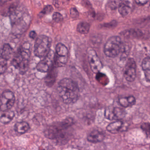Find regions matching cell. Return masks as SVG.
Instances as JSON below:
<instances>
[{"label": "cell", "instance_id": "3", "mask_svg": "<svg viewBox=\"0 0 150 150\" xmlns=\"http://www.w3.org/2000/svg\"><path fill=\"white\" fill-rule=\"evenodd\" d=\"M73 123L72 119H67L62 122L52 125L46 129L45 135L49 139L60 141L62 138H65L67 130Z\"/></svg>", "mask_w": 150, "mask_h": 150}, {"label": "cell", "instance_id": "26", "mask_svg": "<svg viewBox=\"0 0 150 150\" xmlns=\"http://www.w3.org/2000/svg\"><path fill=\"white\" fill-rule=\"evenodd\" d=\"M135 2L139 5H144L147 4L149 0H134Z\"/></svg>", "mask_w": 150, "mask_h": 150}, {"label": "cell", "instance_id": "27", "mask_svg": "<svg viewBox=\"0 0 150 150\" xmlns=\"http://www.w3.org/2000/svg\"><path fill=\"white\" fill-rule=\"evenodd\" d=\"M37 33L35 31H31L29 34L30 38L32 39H35L37 38Z\"/></svg>", "mask_w": 150, "mask_h": 150}, {"label": "cell", "instance_id": "11", "mask_svg": "<svg viewBox=\"0 0 150 150\" xmlns=\"http://www.w3.org/2000/svg\"><path fill=\"white\" fill-rule=\"evenodd\" d=\"M125 115V111L119 107H109L105 111V117L109 120H119L124 118Z\"/></svg>", "mask_w": 150, "mask_h": 150}, {"label": "cell", "instance_id": "18", "mask_svg": "<svg viewBox=\"0 0 150 150\" xmlns=\"http://www.w3.org/2000/svg\"><path fill=\"white\" fill-rule=\"evenodd\" d=\"M123 37L128 38H139L142 35V31L138 29H129L126 30L122 33Z\"/></svg>", "mask_w": 150, "mask_h": 150}, {"label": "cell", "instance_id": "13", "mask_svg": "<svg viewBox=\"0 0 150 150\" xmlns=\"http://www.w3.org/2000/svg\"><path fill=\"white\" fill-rule=\"evenodd\" d=\"M105 138L104 133L98 130H93L87 136V141L91 143L96 144L103 141Z\"/></svg>", "mask_w": 150, "mask_h": 150}, {"label": "cell", "instance_id": "25", "mask_svg": "<svg viewBox=\"0 0 150 150\" xmlns=\"http://www.w3.org/2000/svg\"><path fill=\"white\" fill-rule=\"evenodd\" d=\"M70 16L73 18H76L79 16V13L75 8H71L70 11Z\"/></svg>", "mask_w": 150, "mask_h": 150}, {"label": "cell", "instance_id": "9", "mask_svg": "<svg viewBox=\"0 0 150 150\" xmlns=\"http://www.w3.org/2000/svg\"><path fill=\"white\" fill-rule=\"evenodd\" d=\"M89 65L92 71L95 74L100 73L103 65L98 55L93 49L90 48L87 52Z\"/></svg>", "mask_w": 150, "mask_h": 150}, {"label": "cell", "instance_id": "15", "mask_svg": "<svg viewBox=\"0 0 150 150\" xmlns=\"http://www.w3.org/2000/svg\"><path fill=\"white\" fill-rule=\"evenodd\" d=\"M136 99L134 96H130L119 98V103L122 107L127 108L132 106L135 104Z\"/></svg>", "mask_w": 150, "mask_h": 150}, {"label": "cell", "instance_id": "5", "mask_svg": "<svg viewBox=\"0 0 150 150\" xmlns=\"http://www.w3.org/2000/svg\"><path fill=\"white\" fill-rule=\"evenodd\" d=\"M52 40L45 35H40L36 39L34 44V54L39 58L45 57L51 51Z\"/></svg>", "mask_w": 150, "mask_h": 150}, {"label": "cell", "instance_id": "12", "mask_svg": "<svg viewBox=\"0 0 150 150\" xmlns=\"http://www.w3.org/2000/svg\"><path fill=\"white\" fill-rule=\"evenodd\" d=\"M106 129L111 134H117L126 130L127 126L124 122L119 120L109 124L107 127Z\"/></svg>", "mask_w": 150, "mask_h": 150}, {"label": "cell", "instance_id": "8", "mask_svg": "<svg viewBox=\"0 0 150 150\" xmlns=\"http://www.w3.org/2000/svg\"><path fill=\"white\" fill-rule=\"evenodd\" d=\"M54 56L55 53L52 50H51L48 54L37 64L36 67L37 70L42 73L48 72L54 63Z\"/></svg>", "mask_w": 150, "mask_h": 150}, {"label": "cell", "instance_id": "1", "mask_svg": "<svg viewBox=\"0 0 150 150\" xmlns=\"http://www.w3.org/2000/svg\"><path fill=\"white\" fill-rule=\"evenodd\" d=\"M57 90L60 97L65 104H74L79 98L78 85L70 78H64L61 80L58 84Z\"/></svg>", "mask_w": 150, "mask_h": 150}, {"label": "cell", "instance_id": "14", "mask_svg": "<svg viewBox=\"0 0 150 150\" xmlns=\"http://www.w3.org/2000/svg\"><path fill=\"white\" fill-rule=\"evenodd\" d=\"M30 129L29 123L26 122L22 121L17 122L14 126V129L16 133L21 134H25Z\"/></svg>", "mask_w": 150, "mask_h": 150}, {"label": "cell", "instance_id": "20", "mask_svg": "<svg viewBox=\"0 0 150 150\" xmlns=\"http://www.w3.org/2000/svg\"><path fill=\"white\" fill-rule=\"evenodd\" d=\"M142 68L144 72L145 78L150 82V57L144 58L142 62Z\"/></svg>", "mask_w": 150, "mask_h": 150}, {"label": "cell", "instance_id": "10", "mask_svg": "<svg viewBox=\"0 0 150 150\" xmlns=\"http://www.w3.org/2000/svg\"><path fill=\"white\" fill-rule=\"evenodd\" d=\"M137 65L135 61L133 58L128 60L124 69V76L129 82L134 81L136 77Z\"/></svg>", "mask_w": 150, "mask_h": 150}, {"label": "cell", "instance_id": "23", "mask_svg": "<svg viewBox=\"0 0 150 150\" xmlns=\"http://www.w3.org/2000/svg\"><path fill=\"white\" fill-rule=\"evenodd\" d=\"M52 18L54 22L59 23L63 21V17L62 15L59 12H55L53 15Z\"/></svg>", "mask_w": 150, "mask_h": 150}, {"label": "cell", "instance_id": "4", "mask_svg": "<svg viewBox=\"0 0 150 150\" xmlns=\"http://www.w3.org/2000/svg\"><path fill=\"white\" fill-rule=\"evenodd\" d=\"M122 41L119 36H113L108 40L105 44L104 52L110 58H115L120 54Z\"/></svg>", "mask_w": 150, "mask_h": 150}, {"label": "cell", "instance_id": "6", "mask_svg": "<svg viewBox=\"0 0 150 150\" xmlns=\"http://www.w3.org/2000/svg\"><path fill=\"white\" fill-rule=\"evenodd\" d=\"M16 101V97L13 92L5 90L0 95V111L5 112L11 110Z\"/></svg>", "mask_w": 150, "mask_h": 150}, {"label": "cell", "instance_id": "28", "mask_svg": "<svg viewBox=\"0 0 150 150\" xmlns=\"http://www.w3.org/2000/svg\"><path fill=\"white\" fill-rule=\"evenodd\" d=\"M8 1H11V0H8Z\"/></svg>", "mask_w": 150, "mask_h": 150}, {"label": "cell", "instance_id": "7", "mask_svg": "<svg viewBox=\"0 0 150 150\" xmlns=\"http://www.w3.org/2000/svg\"><path fill=\"white\" fill-rule=\"evenodd\" d=\"M68 58L67 48L62 43L57 44L55 48L54 63L58 67H64L67 64Z\"/></svg>", "mask_w": 150, "mask_h": 150}, {"label": "cell", "instance_id": "17", "mask_svg": "<svg viewBox=\"0 0 150 150\" xmlns=\"http://www.w3.org/2000/svg\"><path fill=\"white\" fill-rule=\"evenodd\" d=\"M119 8V12L122 16H126L130 14L132 11V7L129 2L121 3Z\"/></svg>", "mask_w": 150, "mask_h": 150}, {"label": "cell", "instance_id": "21", "mask_svg": "<svg viewBox=\"0 0 150 150\" xmlns=\"http://www.w3.org/2000/svg\"><path fill=\"white\" fill-rule=\"evenodd\" d=\"M90 25L88 23L82 22L79 23L77 26V31L81 34H86L90 31Z\"/></svg>", "mask_w": 150, "mask_h": 150}, {"label": "cell", "instance_id": "2", "mask_svg": "<svg viewBox=\"0 0 150 150\" xmlns=\"http://www.w3.org/2000/svg\"><path fill=\"white\" fill-rule=\"evenodd\" d=\"M30 49V44L29 42H25L18 48L11 60L12 66L18 70L22 75L26 73L29 68Z\"/></svg>", "mask_w": 150, "mask_h": 150}, {"label": "cell", "instance_id": "24", "mask_svg": "<svg viewBox=\"0 0 150 150\" xmlns=\"http://www.w3.org/2000/svg\"><path fill=\"white\" fill-rule=\"evenodd\" d=\"M53 11V8L52 6L50 5H47L42 10V11L40 12V14L43 15H47L52 13Z\"/></svg>", "mask_w": 150, "mask_h": 150}, {"label": "cell", "instance_id": "19", "mask_svg": "<svg viewBox=\"0 0 150 150\" xmlns=\"http://www.w3.org/2000/svg\"><path fill=\"white\" fill-rule=\"evenodd\" d=\"M4 112L0 117V122L4 124H8L15 117V112L10 110Z\"/></svg>", "mask_w": 150, "mask_h": 150}, {"label": "cell", "instance_id": "22", "mask_svg": "<svg viewBox=\"0 0 150 150\" xmlns=\"http://www.w3.org/2000/svg\"><path fill=\"white\" fill-rule=\"evenodd\" d=\"M7 69V60L0 56V75L4 74Z\"/></svg>", "mask_w": 150, "mask_h": 150}, {"label": "cell", "instance_id": "16", "mask_svg": "<svg viewBox=\"0 0 150 150\" xmlns=\"http://www.w3.org/2000/svg\"><path fill=\"white\" fill-rule=\"evenodd\" d=\"M13 53V48L10 45L8 44H5L2 48L1 56L8 61L12 57Z\"/></svg>", "mask_w": 150, "mask_h": 150}]
</instances>
